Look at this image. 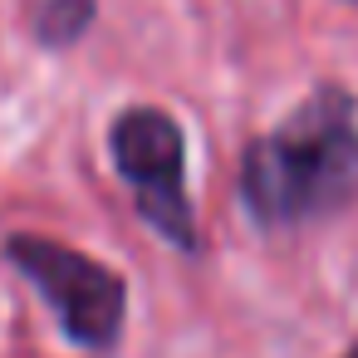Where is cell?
Instances as JSON below:
<instances>
[{
    "label": "cell",
    "mask_w": 358,
    "mask_h": 358,
    "mask_svg": "<svg viewBox=\"0 0 358 358\" xmlns=\"http://www.w3.org/2000/svg\"><path fill=\"white\" fill-rule=\"evenodd\" d=\"M241 201L270 226H304L358 201V103L348 89H314L280 128L250 138L241 157Z\"/></svg>",
    "instance_id": "1"
},
{
    "label": "cell",
    "mask_w": 358,
    "mask_h": 358,
    "mask_svg": "<svg viewBox=\"0 0 358 358\" xmlns=\"http://www.w3.org/2000/svg\"><path fill=\"white\" fill-rule=\"evenodd\" d=\"M6 260L35 285V294L59 314L64 334L94 353L118 348L123 314H128V285L103 260L35 231L6 236Z\"/></svg>",
    "instance_id": "2"
},
{
    "label": "cell",
    "mask_w": 358,
    "mask_h": 358,
    "mask_svg": "<svg viewBox=\"0 0 358 358\" xmlns=\"http://www.w3.org/2000/svg\"><path fill=\"white\" fill-rule=\"evenodd\" d=\"M118 177L133 187L143 221L177 250H196V211L187 196V138L167 108H123L108 128Z\"/></svg>",
    "instance_id": "3"
},
{
    "label": "cell",
    "mask_w": 358,
    "mask_h": 358,
    "mask_svg": "<svg viewBox=\"0 0 358 358\" xmlns=\"http://www.w3.org/2000/svg\"><path fill=\"white\" fill-rule=\"evenodd\" d=\"M99 0H40L35 6V35L50 50H69L89 25H94Z\"/></svg>",
    "instance_id": "4"
},
{
    "label": "cell",
    "mask_w": 358,
    "mask_h": 358,
    "mask_svg": "<svg viewBox=\"0 0 358 358\" xmlns=\"http://www.w3.org/2000/svg\"><path fill=\"white\" fill-rule=\"evenodd\" d=\"M343 358H358V348H348V353H343Z\"/></svg>",
    "instance_id": "5"
}]
</instances>
